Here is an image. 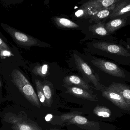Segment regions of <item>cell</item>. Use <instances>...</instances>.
I'll return each instance as SVG.
<instances>
[{
	"label": "cell",
	"instance_id": "25",
	"mask_svg": "<svg viewBox=\"0 0 130 130\" xmlns=\"http://www.w3.org/2000/svg\"><path fill=\"white\" fill-rule=\"evenodd\" d=\"M53 116L52 115H48L46 117H45L46 120L47 121H50L51 119L52 118Z\"/></svg>",
	"mask_w": 130,
	"mask_h": 130
},
{
	"label": "cell",
	"instance_id": "13",
	"mask_svg": "<svg viewBox=\"0 0 130 130\" xmlns=\"http://www.w3.org/2000/svg\"><path fill=\"white\" fill-rule=\"evenodd\" d=\"M130 25V18H117L110 19L105 23V27L107 31L113 34L119 29Z\"/></svg>",
	"mask_w": 130,
	"mask_h": 130
},
{
	"label": "cell",
	"instance_id": "9",
	"mask_svg": "<svg viewBox=\"0 0 130 130\" xmlns=\"http://www.w3.org/2000/svg\"><path fill=\"white\" fill-rule=\"evenodd\" d=\"M130 18V0H120L115 4L109 19Z\"/></svg>",
	"mask_w": 130,
	"mask_h": 130
},
{
	"label": "cell",
	"instance_id": "5",
	"mask_svg": "<svg viewBox=\"0 0 130 130\" xmlns=\"http://www.w3.org/2000/svg\"><path fill=\"white\" fill-rule=\"evenodd\" d=\"M2 26L4 29L12 37L14 41L20 46L24 47L35 46L43 47H50V45L47 43L42 42L38 39L25 34L10 27L4 24Z\"/></svg>",
	"mask_w": 130,
	"mask_h": 130
},
{
	"label": "cell",
	"instance_id": "4",
	"mask_svg": "<svg viewBox=\"0 0 130 130\" xmlns=\"http://www.w3.org/2000/svg\"><path fill=\"white\" fill-rule=\"evenodd\" d=\"M120 0H90L80 7L75 13L78 18H89L102 9L107 8Z\"/></svg>",
	"mask_w": 130,
	"mask_h": 130
},
{
	"label": "cell",
	"instance_id": "26",
	"mask_svg": "<svg viewBox=\"0 0 130 130\" xmlns=\"http://www.w3.org/2000/svg\"><path fill=\"white\" fill-rule=\"evenodd\" d=\"M1 86V82H0V87Z\"/></svg>",
	"mask_w": 130,
	"mask_h": 130
},
{
	"label": "cell",
	"instance_id": "8",
	"mask_svg": "<svg viewBox=\"0 0 130 130\" xmlns=\"http://www.w3.org/2000/svg\"><path fill=\"white\" fill-rule=\"evenodd\" d=\"M102 96L110 101L117 106L123 109H129L130 106L125 101L122 96L109 85L102 91Z\"/></svg>",
	"mask_w": 130,
	"mask_h": 130
},
{
	"label": "cell",
	"instance_id": "6",
	"mask_svg": "<svg viewBox=\"0 0 130 130\" xmlns=\"http://www.w3.org/2000/svg\"><path fill=\"white\" fill-rule=\"evenodd\" d=\"M73 57L76 68L82 73L83 75L92 83L97 90L101 91L104 90L106 86L101 83L98 75L94 74L88 65L78 55L74 53Z\"/></svg>",
	"mask_w": 130,
	"mask_h": 130
},
{
	"label": "cell",
	"instance_id": "2",
	"mask_svg": "<svg viewBox=\"0 0 130 130\" xmlns=\"http://www.w3.org/2000/svg\"><path fill=\"white\" fill-rule=\"evenodd\" d=\"M11 80L28 101L34 106L40 108V102L34 89L20 70L17 69L13 70Z\"/></svg>",
	"mask_w": 130,
	"mask_h": 130
},
{
	"label": "cell",
	"instance_id": "10",
	"mask_svg": "<svg viewBox=\"0 0 130 130\" xmlns=\"http://www.w3.org/2000/svg\"><path fill=\"white\" fill-rule=\"evenodd\" d=\"M65 86L67 88V91L65 92L66 93H69L75 97L82 99L94 102L98 101L96 95L92 94L93 92L86 89L75 86Z\"/></svg>",
	"mask_w": 130,
	"mask_h": 130
},
{
	"label": "cell",
	"instance_id": "18",
	"mask_svg": "<svg viewBox=\"0 0 130 130\" xmlns=\"http://www.w3.org/2000/svg\"><path fill=\"white\" fill-rule=\"evenodd\" d=\"M53 20L54 24L58 27L64 29H76L79 26L72 21L62 18L54 17Z\"/></svg>",
	"mask_w": 130,
	"mask_h": 130
},
{
	"label": "cell",
	"instance_id": "23",
	"mask_svg": "<svg viewBox=\"0 0 130 130\" xmlns=\"http://www.w3.org/2000/svg\"><path fill=\"white\" fill-rule=\"evenodd\" d=\"M7 50L11 51L10 49L6 43L0 38V51Z\"/></svg>",
	"mask_w": 130,
	"mask_h": 130
},
{
	"label": "cell",
	"instance_id": "21",
	"mask_svg": "<svg viewBox=\"0 0 130 130\" xmlns=\"http://www.w3.org/2000/svg\"><path fill=\"white\" fill-rule=\"evenodd\" d=\"M94 113L99 117L107 118L110 117V110L107 108L102 106H98L94 109Z\"/></svg>",
	"mask_w": 130,
	"mask_h": 130
},
{
	"label": "cell",
	"instance_id": "22",
	"mask_svg": "<svg viewBox=\"0 0 130 130\" xmlns=\"http://www.w3.org/2000/svg\"><path fill=\"white\" fill-rule=\"evenodd\" d=\"M11 56H14V55L10 50H4L0 51V57L2 58L5 59Z\"/></svg>",
	"mask_w": 130,
	"mask_h": 130
},
{
	"label": "cell",
	"instance_id": "15",
	"mask_svg": "<svg viewBox=\"0 0 130 130\" xmlns=\"http://www.w3.org/2000/svg\"><path fill=\"white\" fill-rule=\"evenodd\" d=\"M110 85L123 97L130 106V85L122 83L112 82Z\"/></svg>",
	"mask_w": 130,
	"mask_h": 130
},
{
	"label": "cell",
	"instance_id": "3",
	"mask_svg": "<svg viewBox=\"0 0 130 130\" xmlns=\"http://www.w3.org/2000/svg\"><path fill=\"white\" fill-rule=\"evenodd\" d=\"M91 62L103 72L121 81L130 83V72L117 64L97 58H93Z\"/></svg>",
	"mask_w": 130,
	"mask_h": 130
},
{
	"label": "cell",
	"instance_id": "7",
	"mask_svg": "<svg viewBox=\"0 0 130 130\" xmlns=\"http://www.w3.org/2000/svg\"><path fill=\"white\" fill-rule=\"evenodd\" d=\"M7 121L11 124V128L14 130H42L37 125L16 115L12 114L9 115Z\"/></svg>",
	"mask_w": 130,
	"mask_h": 130
},
{
	"label": "cell",
	"instance_id": "19",
	"mask_svg": "<svg viewBox=\"0 0 130 130\" xmlns=\"http://www.w3.org/2000/svg\"><path fill=\"white\" fill-rule=\"evenodd\" d=\"M32 72L36 75L42 78H45L48 75L49 66L48 64L37 65L33 69Z\"/></svg>",
	"mask_w": 130,
	"mask_h": 130
},
{
	"label": "cell",
	"instance_id": "24",
	"mask_svg": "<svg viewBox=\"0 0 130 130\" xmlns=\"http://www.w3.org/2000/svg\"><path fill=\"white\" fill-rule=\"evenodd\" d=\"M119 42L123 45L130 49V37L127 38L125 40H121Z\"/></svg>",
	"mask_w": 130,
	"mask_h": 130
},
{
	"label": "cell",
	"instance_id": "20",
	"mask_svg": "<svg viewBox=\"0 0 130 130\" xmlns=\"http://www.w3.org/2000/svg\"><path fill=\"white\" fill-rule=\"evenodd\" d=\"M35 84L37 91V96L40 102L43 106H47L46 100L43 92L42 82L39 79H36Z\"/></svg>",
	"mask_w": 130,
	"mask_h": 130
},
{
	"label": "cell",
	"instance_id": "11",
	"mask_svg": "<svg viewBox=\"0 0 130 130\" xmlns=\"http://www.w3.org/2000/svg\"><path fill=\"white\" fill-rule=\"evenodd\" d=\"M105 21H100L91 25L89 30L94 35L99 36L106 41H116L117 38L109 33L105 27Z\"/></svg>",
	"mask_w": 130,
	"mask_h": 130
},
{
	"label": "cell",
	"instance_id": "12",
	"mask_svg": "<svg viewBox=\"0 0 130 130\" xmlns=\"http://www.w3.org/2000/svg\"><path fill=\"white\" fill-rule=\"evenodd\" d=\"M66 86H75L86 89L91 92L93 88L91 87L83 79L76 75H70L66 76L63 80Z\"/></svg>",
	"mask_w": 130,
	"mask_h": 130
},
{
	"label": "cell",
	"instance_id": "27",
	"mask_svg": "<svg viewBox=\"0 0 130 130\" xmlns=\"http://www.w3.org/2000/svg\"></svg>",
	"mask_w": 130,
	"mask_h": 130
},
{
	"label": "cell",
	"instance_id": "14",
	"mask_svg": "<svg viewBox=\"0 0 130 130\" xmlns=\"http://www.w3.org/2000/svg\"><path fill=\"white\" fill-rule=\"evenodd\" d=\"M61 117L63 121L69 123L90 127L92 126L93 125L92 122L80 115H73L72 113H69L62 115Z\"/></svg>",
	"mask_w": 130,
	"mask_h": 130
},
{
	"label": "cell",
	"instance_id": "16",
	"mask_svg": "<svg viewBox=\"0 0 130 130\" xmlns=\"http://www.w3.org/2000/svg\"><path fill=\"white\" fill-rule=\"evenodd\" d=\"M114 6V4L109 7L100 10L89 18H90L89 22L90 23L94 22L96 23L100 21H105L107 19H109V17L113 10Z\"/></svg>",
	"mask_w": 130,
	"mask_h": 130
},
{
	"label": "cell",
	"instance_id": "1",
	"mask_svg": "<svg viewBox=\"0 0 130 130\" xmlns=\"http://www.w3.org/2000/svg\"><path fill=\"white\" fill-rule=\"evenodd\" d=\"M95 48L104 56L119 64L130 66V49L119 41L99 40L93 44Z\"/></svg>",
	"mask_w": 130,
	"mask_h": 130
},
{
	"label": "cell",
	"instance_id": "17",
	"mask_svg": "<svg viewBox=\"0 0 130 130\" xmlns=\"http://www.w3.org/2000/svg\"><path fill=\"white\" fill-rule=\"evenodd\" d=\"M43 92L46 100L47 107H50L53 102L54 86L53 83L48 80L42 82Z\"/></svg>",
	"mask_w": 130,
	"mask_h": 130
}]
</instances>
